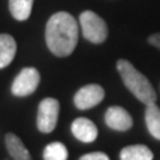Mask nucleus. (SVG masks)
<instances>
[{"label":"nucleus","instance_id":"f257e3e1","mask_svg":"<svg viewBox=\"0 0 160 160\" xmlns=\"http://www.w3.org/2000/svg\"><path fill=\"white\" fill-rule=\"evenodd\" d=\"M79 22L71 13L60 11L53 13L46 24V44L58 58L69 56L78 46Z\"/></svg>","mask_w":160,"mask_h":160},{"label":"nucleus","instance_id":"f03ea898","mask_svg":"<svg viewBox=\"0 0 160 160\" xmlns=\"http://www.w3.org/2000/svg\"><path fill=\"white\" fill-rule=\"evenodd\" d=\"M116 68L124 86L139 102H142L146 106L156 103L158 96L152 84L142 72L133 67L131 62L126 59H120L116 63Z\"/></svg>","mask_w":160,"mask_h":160},{"label":"nucleus","instance_id":"7ed1b4c3","mask_svg":"<svg viewBox=\"0 0 160 160\" xmlns=\"http://www.w3.org/2000/svg\"><path fill=\"white\" fill-rule=\"evenodd\" d=\"M79 26L83 38L92 44H102L108 38V27L103 18L93 11H83L79 16Z\"/></svg>","mask_w":160,"mask_h":160},{"label":"nucleus","instance_id":"20e7f679","mask_svg":"<svg viewBox=\"0 0 160 160\" xmlns=\"http://www.w3.org/2000/svg\"><path fill=\"white\" fill-rule=\"evenodd\" d=\"M60 112V104L56 99L46 98L39 103L36 126L38 129L43 133H51L58 124Z\"/></svg>","mask_w":160,"mask_h":160},{"label":"nucleus","instance_id":"39448f33","mask_svg":"<svg viewBox=\"0 0 160 160\" xmlns=\"http://www.w3.org/2000/svg\"><path fill=\"white\" fill-rule=\"evenodd\" d=\"M39 84H40L39 71L33 67H26L13 79L12 86H11V92L13 96L26 98L36 91Z\"/></svg>","mask_w":160,"mask_h":160},{"label":"nucleus","instance_id":"423d86ee","mask_svg":"<svg viewBox=\"0 0 160 160\" xmlns=\"http://www.w3.org/2000/svg\"><path fill=\"white\" fill-rule=\"evenodd\" d=\"M106 92L102 86L99 84H87L79 88L73 96V104L75 107L80 111H86L95 106H98L103 102Z\"/></svg>","mask_w":160,"mask_h":160},{"label":"nucleus","instance_id":"0eeeda50","mask_svg":"<svg viewBox=\"0 0 160 160\" xmlns=\"http://www.w3.org/2000/svg\"><path fill=\"white\" fill-rule=\"evenodd\" d=\"M104 122H106L107 127L113 129V131H128L133 126L132 116L129 115L127 109H124L120 106H111L104 115Z\"/></svg>","mask_w":160,"mask_h":160},{"label":"nucleus","instance_id":"6e6552de","mask_svg":"<svg viewBox=\"0 0 160 160\" xmlns=\"http://www.w3.org/2000/svg\"><path fill=\"white\" fill-rule=\"evenodd\" d=\"M71 132L79 142L92 143L98 138V127L87 118H78L71 124Z\"/></svg>","mask_w":160,"mask_h":160},{"label":"nucleus","instance_id":"1a4fd4ad","mask_svg":"<svg viewBox=\"0 0 160 160\" xmlns=\"http://www.w3.org/2000/svg\"><path fill=\"white\" fill-rule=\"evenodd\" d=\"M6 148L13 160H32L31 153L24 146L22 139L12 132L6 135Z\"/></svg>","mask_w":160,"mask_h":160},{"label":"nucleus","instance_id":"9d476101","mask_svg":"<svg viewBox=\"0 0 160 160\" xmlns=\"http://www.w3.org/2000/svg\"><path fill=\"white\" fill-rule=\"evenodd\" d=\"M16 42L8 33H0V69L8 67L16 55Z\"/></svg>","mask_w":160,"mask_h":160},{"label":"nucleus","instance_id":"9b49d317","mask_svg":"<svg viewBox=\"0 0 160 160\" xmlns=\"http://www.w3.org/2000/svg\"><path fill=\"white\" fill-rule=\"evenodd\" d=\"M153 153L147 146L133 144L120 151V160H152Z\"/></svg>","mask_w":160,"mask_h":160},{"label":"nucleus","instance_id":"f8f14e48","mask_svg":"<svg viewBox=\"0 0 160 160\" xmlns=\"http://www.w3.org/2000/svg\"><path fill=\"white\" fill-rule=\"evenodd\" d=\"M144 119L148 132L156 140H160V108L155 103L146 107Z\"/></svg>","mask_w":160,"mask_h":160},{"label":"nucleus","instance_id":"ddd939ff","mask_svg":"<svg viewBox=\"0 0 160 160\" xmlns=\"http://www.w3.org/2000/svg\"><path fill=\"white\" fill-rule=\"evenodd\" d=\"M33 0H8V8L12 18L18 22H26L31 16Z\"/></svg>","mask_w":160,"mask_h":160},{"label":"nucleus","instance_id":"4468645a","mask_svg":"<svg viewBox=\"0 0 160 160\" xmlns=\"http://www.w3.org/2000/svg\"><path fill=\"white\" fill-rule=\"evenodd\" d=\"M43 159L44 160H67L68 159L67 147L60 142L49 143L43 151Z\"/></svg>","mask_w":160,"mask_h":160},{"label":"nucleus","instance_id":"2eb2a0df","mask_svg":"<svg viewBox=\"0 0 160 160\" xmlns=\"http://www.w3.org/2000/svg\"><path fill=\"white\" fill-rule=\"evenodd\" d=\"M79 160H109V158L104 152H89L83 155Z\"/></svg>","mask_w":160,"mask_h":160},{"label":"nucleus","instance_id":"dca6fc26","mask_svg":"<svg viewBox=\"0 0 160 160\" xmlns=\"http://www.w3.org/2000/svg\"><path fill=\"white\" fill-rule=\"evenodd\" d=\"M148 44L156 47L158 49H160V32L158 33H153L151 36H148Z\"/></svg>","mask_w":160,"mask_h":160}]
</instances>
